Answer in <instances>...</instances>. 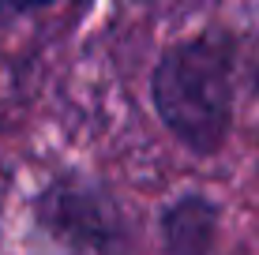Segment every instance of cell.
<instances>
[{"label":"cell","instance_id":"6da1fadb","mask_svg":"<svg viewBox=\"0 0 259 255\" xmlns=\"http://www.w3.org/2000/svg\"><path fill=\"white\" fill-rule=\"evenodd\" d=\"M150 98L192 154H214L229 135L237 109V45L226 34L184 38L162 53L150 79Z\"/></svg>","mask_w":259,"mask_h":255},{"label":"cell","instance_id":"7a4b0ae2","mask_svg":"<svg viewBox=\"0 0 259 255\" xmlns=\"http://www.w3.org/2000/svg\"><path fill=\"white\" fill-rule=\"evenodd\" d=\"M38 229L68 255H113L124 240L120 214L91 184L57 180L34 203Z\"/></svg>","mask_w":259,"mask_h":255},{"label":"cell","instance_id":"3957f363","mask_svg":"<svg viewBox=\"0 0 259 255\" xmlns=\"http://www.w3.org/2000/svg\"><path fill=\"white\" fill-rule=\"evenodd\" d=\"M214 240H218V207L207 195L188 191L162 210L165 255H210Z\"/></svg>","mask_w":259,"mask_h":255}]
</instances>
